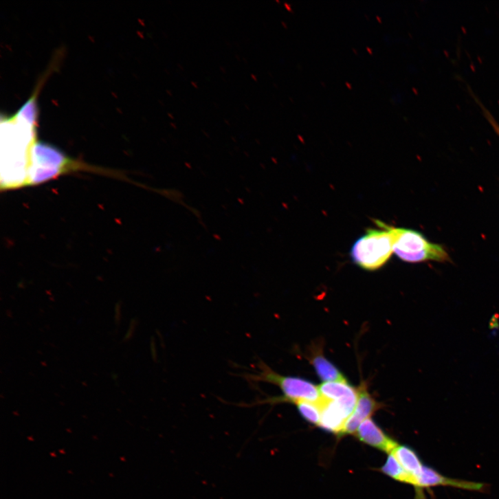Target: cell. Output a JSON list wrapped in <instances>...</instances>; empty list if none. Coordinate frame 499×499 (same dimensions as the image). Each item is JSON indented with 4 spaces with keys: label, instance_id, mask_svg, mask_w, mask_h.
<instances>
[{
    "label": "cell",
    "instance_id": "12",
    "mask_svg": "<svg viewBox=\"0 0 499 499\" xmlns=\"http://www.w3.org/2000/svg\"><path fill=\"white\" fill-rule=\"evenodd\" d=\"M321 401L319 402L300 401L296 403V405L304 420L311 424L319 425L322 412Z\"/></svg>",
    "mask_w": 499,
    "mask_h": 499
},
{
    "label": "cell",
    "instance_id": "4",
    "mask_svg": "<svg viewBox=\"0 0 499 499\" xmlns=\"http://www.w3.org/2000/svg\"><path fill=\"white\" fill-rule=\"evenodd\" d=\"M318 389L322 399L339 401L353 412L358 401L359 389L346 380L324 382Z\"/></svg>",
    "mask_w": 499,
    "mask_h": 499
},
{
    "label": "cell",
    "instance_id": "11",
    "mask_svg": "<svg viewBox=\"0 0 499 499\" xmlns=\"http://www.w3.org/2000/svg\"><path fill=\"white\" fill-rule=\"evenodd\" d=\"M381 472L396 480L414 485V478L405 471L392 454L381 467Z\"/></svg>",
    "mask_w": 499,
    "mask_h": 499
},
{
    "label": "cell",
    "instance_id": "7",
    "mask_svg": "<svg viewBox=\"0 0 499 499\" xmlns=\"http://www.w3.org/2000/svg\"><path fill=\"white\" fill-rule=\"evenodd\" d=\"M321 419L319 426L336 434H342L344 425L352 414L342 403L322 399Z\"/></svg>",
    "mask_w": 499,
    "mask_h": 499
},
{
    "label": "cell",
    "instance_id": "9",
    "mask_svg": "<svg viewBox=\"0 0 499 499\" xmlns=\"http://www.w3.org/2000/svg\"><path fill=\"white\" fill-rule=\"evenodd\" d=\"M390 454L396 458L405 471L414 478L421 473L423 467V463L417 454L410 447L397 445Z\"/></svg>",
    "mask_w": 499,
    "mask_h": 499
},
{
    "label": "cell",
    "instance_id": "1",
    "mask_svg": "<svg viewBox=\"0 0 499 499\" xmlns=\"http://www.w3.org/2000/svg\"><path fill=\"white\" fill-rule=\"evenodd\" d=\"M379 229L368 228L351 251L352 261L361 269L375 271L382 268L394 253L397 228L376 221Z\"/></svg>",
    "mask_w": 499,
    "mask_h": 499
},
{
    "label": "cell",
    "instance_id": "3",
    "mask_svg": "<svg viewBox=\"0 0 499 499\" xmlns=\"http://www.w3.org/2000/svg\"><path fill=\"white\" fill-rule=\"evenodd\" d=\"M394 254L409 263L450 261V255L442 245L430 242L418 231L406 228H397Z\"/></svg>",
    "mask_w": 499,
    "mask_h": 499
},
{
    "label": "cell",
    "instance_id": "6",
    "mask_svg": "<svg viewBox=\"0 0 499 499\" xmlns=\"http://www.w3.org/2000/svg\"><path fill=\"white\" fill-rule=\"evenodd\" d=\"M414 486L431 487L436 486H450L471 491H482L485 485L480 483L453 479L444 476L429 467L423 466L421 473L415 477Z\"/></svg>",
    "mask_w": 499,
    "mask_h": 499
},
{
    "label": "cell",
    "instance_id": "10",
    "mask_svg": "<svg viewBox=\"0 0 499 499\" xmlns=\"http://www.w3.org/2000/svg\"><path fill=\"white\" fill-rule=\"evenodd\" d=\"M311 364L317 375L324 382L346 380L342 372L322 355H315Z\"/></svg>",
    "mask_w": 499,
    "mask_h": 499
},
{
    "label": "cell",
    "instance_id": "8",
    "mask_svg": "<svg viewBox=\"0 0 499 499\" xmlns=\"http://www.w3.org/2000/svg\"><path fill=\"white\" fill-rule=\"evenodd\" d=\"M356 434L362 442L389 454L398 445L370 418L361 424Z\"/></svg>",
    "mask_w": 499,
    "mask_h": 499
},
{
    "label": "cell",
    "instance_id": "5",
    "mask_svg": "<svg viewBox=\"0 0 499 499\" xmlns=\"http://www.w3.org/2000/svg\"><path fill=\"white\" fill-rule=\"evenodd\" d=\"M378 402L368 392L365 386L359 388V397L356 407L347 420L343 434L357 433L361 424L370 418V416L379 408Z\"/></svg>",
    "mask_w": 499,
    "mask_h": 499
},
{
    "label": "cell",
    "instance_id": "2",
    "mask_svg": "<svg viewBox=\"0 0 499 499\" xmlns=\"http://www.w3.org/2000/svg\"><path fill=\"white\" fill-rule=\"evenodd\" d=\"M248 378L254 381L277 386L284 395L283 397L267 399L260 403H296L300 401L319 402L322 399L318 387L312 382L300 377L281 375L263 363L259 366V370L256 374L248 375Z\"/></svg>",
    "mask_w": 499,
    "mask_h": 499
}]
</instances>
